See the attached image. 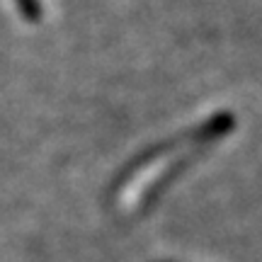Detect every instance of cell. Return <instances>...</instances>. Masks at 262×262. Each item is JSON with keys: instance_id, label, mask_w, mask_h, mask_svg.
I'll return each mask as SVG.
<instances>
[{"instance_id": "obj_1", "label": "cell", "mask_w": 262, "mask_h": 262, "mask_svg": "<svg viewBox=\"0 0 262 262\" xmlns=\"http://www.w3.org/2000/svg\"><path fill=\"white\" fill-rule=\"evenodd\" d=\"M19 10H22V15L27 19H39L41 15V8H39V0H17Z\"/></svg>"}]
</instances>
